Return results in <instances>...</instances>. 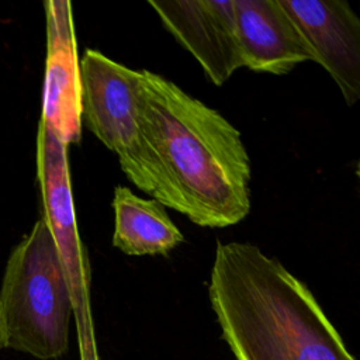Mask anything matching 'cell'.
<instances>
[{
    "mask_svg": "<svg viewBox=\"0 0 360 360\" xmlns=\"http://www.w3.org/2000/svg\"><path fill=\"white\" fill-rule=\"evenodd\" d=\"M146 194L202 228L250 211V159L240 132L217 110L155 72L139 70Z\"/></svg>",
    "mask_w": 360,
    "mask_h": 360,
    "instance_id": "1",
    "label": "cell"
},
{
    "mask_svg": "<svg viewBox=\"0 0 360 360\" xmlns=\"http://www.w3.org/2000/svg\"><path fill=\"white\" fill-rule=\"evenodd\" d=\"M208 297L236 360H356L308 285L256 245L217 243Z\"/></svg>",
    "mask_w": 360,
    "mask_h": 360,
    "instance_id": "2",
    "label": "cell"
},
{
    "mask_svg": "<svg viewBox=\"0 0 360 360\" xmlns=\"http://www.w3.org/2000/svg\"><path fill=\"white\" fill-rule=\"evenodd\" d=\"M73 302L44 218L11 250L0 288V349L39 360L69 349Z\"/></svg>",
    "mask_w": 360,
    "mask_h": 360,
    "instance_id": "3",
    "label": "cell"
},
{
    "mask_svg": "<svg viewBox=\"0 0 360 360\" xmlns=\"http://www.w3.org/2000/svg\"><path fill=\"white\" fill-rule=\"evenodd\" d=\"M82 124L118 158L121 170L143 193L148 156L139 122V70L86 49L79 59Z\"/></svg>",
    "mask_w": 360,
    "mask_h": 360,
    "instance_id": "4",
    "label": "cell"
},
{
    "mask_svg": "<svg viewBox=\"0 0 360 360\" xmlns=\"http://www.w3.org/2000/svg\"><path fill=\"white\" fill-rule=\"evenodd\" d=\"M37 176L44 205L42 218L68 280L73 315L83 321L89 315L90 263L76 225L68 146L42 122L37 136Z\"/></svg>",
    "mask_w": 360,
    "mask_h": 360,
    "instance_id": "5",
    "label": "cell"
},
{
    "mask_svg": "<svg viewBox=\"0 0 360 360\" xmlns=\"http://www.w3.org/2000/svg\"><path fill=\"white\" fill-rule=\"evenodd\" d=\"M148 4L214 84H224L243 68L233 0H149Z\"/></svg>",
    "mask_w": 360,
    "mask_h": 360,
    "instance_id": "6",
    "label": "cell"
},
{
    "mask_svg": "<svg viewBox=\"0 0 360 360\" xmlns=\"http://www.w3.org/2000/svg\"><path fill=\"white\" fill-rule=\"evenodd\" d=\"M347 105L360 97V20L345 0H280Z\"/></svg>",
    "mask_w": 360,
    "mask_h": 360,
    "instance_id": "7",
    "label": "cell"
},
{
    "mask_svg": "<svg viewBox=\"0 0 360 360\" xmlns=\"http://www.w3.org/2000/svg\"><path fill=\"white\" fill-rule=\"evenodd\" d=\"M44 6L46 62L39 122L69 146L82 138L80 68L72 4L66 0H48Z\"/></svg>",
    "mask_w": 360,
    "mask_h": 360,
    "instance_id": "8",
    "label": "cell"
},
{
    "mask_svg": "<svg viewBox=\"0 0 360 360\" xmlns=\"http://www.w3.org/2000/svg\"><path fill=\"white\" fill-rule=\"evenodd\" d=\"M242 66L285 75L314 60L312 51L280 0H233Z\"/></svg>",
    "mask_w": 360,
    "mask_h": 360,
    "instance_id": "9",
    "label": "cell"
},
{
    "mask_svg": "<svg viewBox=\"0 0 360 360\" xmlns=\"http://www.w3.org/2000/svg\"><path fill=\"white\" fill-rule=\"evenodd\" d=\"M112 246L128 256L167 255L184 240L165 207L117 186L112 195Z\"/></svg>",
    "mask_w": 360,
    "mask_h": 360,
    "instance_id": "10",
    "label": "cell"
}]
</instances>
